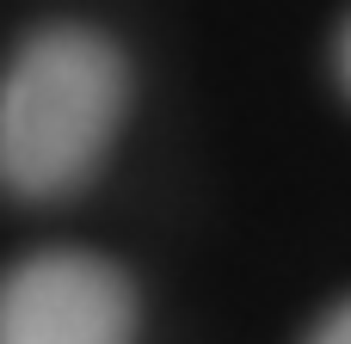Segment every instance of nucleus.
<instances>
[{"label": "nucleus", "instance_id": "nucleus-1", "mask_svg": "<svg viewBox=\"0 0 351 344\" xmlns=\"http://www.w3.org/2000/svg\"><path fill=\"white\" fill-rule=\"evenodd\" d=\"M130 111V68L105 31L49 25L0 74V185L25 203L80 191Z\"/></svg>", "mask_w": 351, "mask_h": 344}, {"label": "nucleus", "instance_id": "nucleus-2", "mask_svg": "<svg viewBox=\"0 0 351 344\" xmlns=\"http://www.w3.org/2000/svg\"><path fill=\"white\" fill-rule=\"evenodd\" d=\"M0 344H136V289L93 252L19 259L0 277Z\"/></svg>", "mask_w": 351, "mask_h": 344}, {"label": "nucleus", "instance_id": "nucleus-3", "mask_svg": "<svg viewBox=\"0 0 351 344\" xmlns=\"http://www.w3.org/2000/svg\"><path fill=\"white\" fill-rule=\"evenodd\" d=\"M308 344H351V302H339L321 326H315V339Z\"/></svg>", "mask_w": 351, "mask_h": 344}, {"label": "nucleus", "instance_id": "nucleus-4", "mask_svg": "<svg viewBox=\"0 0 351 344\" xmlns=\"http://www.w3.org/2000/svg\"><path fill=\"white\" fill-rule=\"evenodd\" d=\"M339 62H346V80H351V25H346V49H339Z\"/></svg>", "mask_w": 351, "mask_h": 344}]
</instances>
